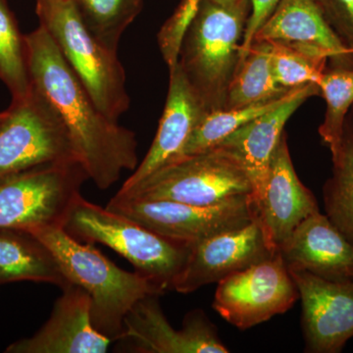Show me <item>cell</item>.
<instances>
[{"mask_svg":"<svg viewBox=\"0 0 353 353\" xmlns=\"http://www.w3.org/2000/svg\"><path fill=\"white\" fill-rule=\"evenodd\" d=\"M25 43L31 85L59 115L90 180L106 190L136 170V134L97 108L46 28L25 34Z\"/></svg>","mask_w":353,"mask_h":353,"instance_id":"1","label":"cell"},{"mask_svg":"<svg viewBox=\"0 0 353 353\" xmlns=\"http://www.w3.org/2000/svg\"><path fill=\"white\" fill-rule=\"evenodd\" d=\"M54 255L70 284L82 288L92 301V322L102 336L118 341L124 320L134 304L143 297L161 296L166 290L139 272L119 268L94 243L70 236L64 228L44 227L29 232Z\"/></svg>","mask_w":353,"mask_h":353,"instance_id":"2","label":"cell"},{"mask_svg":"<svg viewBox=\"0 0 353 353\" xmlns=\"http://www.w3.org/2000/svg\"><path fill=\"white\" fill-rule=\"evenodd\" d=\"M250 12V0L229 6L201 0L183 32L176 62L208 111L224 108Z\"/></svg>","mask_w":353,"mask_h":353,"instance_id":"3","label":"cell"},{"mask_svg":"<svg viewBox=\"0 0 353 353\" xmlns=\"http://www.w3.org/2000/svg\"><path fill=\"white\" fill-rule=\"evenodd\" d=\"M36 12L97 108L118 122L131 103L118 53L90 34L71 0H36Z\"/></svg>","mask_w":353,"mask_h":353,"instance_id":"4","label":"cell"},{"mask_svg":"<svg viewBox=\"0 0 353 353\" xmlns=\"http://www.w3.org/2000/svg\"><path fill=\"white\" fill-rule=\"evenodd\" d=\"M64 230L76 240L101 243L166 290L182 271L190 245L154 233L125 216L77 197Z\"/></svg>","mask_w":353,"mask_h":353,"instance_id":"5","label":"cell"},{"mask_svg":"<svg viewBox=\"0 0 353 353\" xmlns=\"http://www.w3.org/2000/svg\"><path fill=\"white\" fill-rule=\"evenodd\" d=\"M90 180L78 160L34 167L0 182V229L32 232L62 227L83 183Z\"/></svg>","mask_w":353,"mask_h":353,"instance_id":"6","label":"cell"},{"mask_svg":"<svg viewBox=\"0 0 353 353\" xmlns=\"http://www.w3.org/2000/svg\"><path fill=\"white\" fill-rule=\"evenodd\" d=\"M248 194L252 196V185L245 169L231 153L215 146L179 158L134 189L115 196L211 205Z\"/></svg>","mask_w":353,"mask_h":353,"instance_id":"7","label":"cell"},{"mask_svg":"<svg viewBox=\"0 0 353 353\" xmlns=\"http://www.w3.org/2000/svg\"><path fill=\"white\" fill-rule=\"evenodd\" d=\"M78 160L59 115L31 85L0 122V182L41 165Z\"/></svg>","mask_w":353,"mask_h":353,"instance_id":"8","label":"cell"},{"mask_svg":"<svg viewBox=\"0 0 353 353\" xmlns=\"http://www.w3.org/2000/svg\"><path fill=\"white\" fill-rule=\"evenodd\" d=\"M106 208L154 233L188 245L245 226L255 219L254 205L250 194L211 205L115 196Z\"/></svg>","mask_w":353,"mask_h":353,"instance_id":"9","label":"cell"},{"mask_svg":"<svg viewBox=\"0 0 353 353\" xmlns=\"http://www.w3.org/2000/svg\"><path fill=\"white\" fill-rule=\"evenodd\" d=\"M299 299L296 282L279 253L218 282L212 306L240 330L283 314Z\"/></svg>","mask_w":353,"mask_h":353,"instance_id":"10","label":"cell"},{"mask_svg":"<svg viewBox=\"0 0 353 353\" xmlns=\"http://www.w3.org/2000/svg\"><path fill=\"white\" fill-rule=\"evenodd\" d=\"M159 296L143 297L134 304L124 320L119 339L132 352L227 353L215 327L201 310L190 312L182 330L171 326L160 307Z\"/></svg>","mask_w":353,"mask_h":353,"instance_id":"11","label":"cell"},{"mask_svg":"<svg viewBox=\"0 0 353 353\" xmlns=\"http://www.w3.org/2000/svg\"><path fill=\"white\" fill-rule=\"evenodd\" d=\"M275 254L255 218L245 226L190 245L189 256L172 290L190 294Z\"/></svg>","mask_w":353,"mask_h":353,"instance_id":"12","label":"cell"},{"mask_svg":"<svg viewBox=\"0 0 353 353\" xmlns=\"http://www.w3.org/2000/svg\"><path fill=\"white\" fill-rule=\"evenodd\" d=\"M303 305L305 350L339 353L353 338V280L330 281L289 270Z\"/></svg>","mask_w":353,"mask_h":353,"instance_id":"13","label":"cell"},{"mask_svg":"<svg viewBox=\"0 0 353 353\" xmlns=\"http://www.w3.org/2000/svg\"><path fill=\"white\" fill-rule=\"evenodd\" d=\"M253 205L274 253L279 252L303 220L319 212L314 194L296 175L285 132L272 157L263 190Z\"/></svg>","mask_w":353,"mask_h":353,"instance_id":"14","label":"cell"},{"mask_svg":"<svg viewBox=\"0 0 353 353\" xmlns=\"http://www.w3.org/2000/svg\"><path fill=\"white\" fill-rule=\"evenodd\" d=\"M169 69L168 94L157 136L141 163L123 183L120 194L134 189L162 167L179 159L190 134L209 112L178 62Z\"/></svg>","mask_w":353,"mask_h":353,"instance_id":"15","label":"cell"},{"mask_svg":"<svg viewBox=\"0 0 353 353\" xmlns=\"http://www.w3.org/2000/svg\"><path fill=\"white\" fill-rule=\"evenodd\" d=\"M92 301L79 285H67L53 306L48 322L30 338L11 343L6 353H104L110 339L92 322Z\"/></svg>","mask_w":353,"mask_h":353,"instance_id":"16","label":"cell"},{"mask_svg":"<svg viewBox=\"0 0 353 353\" xmlns=\"http://www.w3.org/2000/svg\"><path fill=\"white\" fill-rule=\"evenodd\" d=\"M320 95L316 83L294 88L277 108L271 109L232 132L217 146L231 153L245 169L252 185V201L263 190L272 157L290 116L309 97Z\"/></svg>","mask_w":353,"mask_h":353,"instance_id":"17","label":"cell"},{"mask_svg":"<svg viewBox=\"0 0 353 353\" xmlns=\"http://www.w3.org/2000/svg\"><path fill=\"white\" fill-rule=\"evenodd\" d=\"M278 253L289 270L339 282L353 280V245L320 211L303 220Z\"/></svg>","mask_w":353,"mask_h":353,"instance_id":"18","label":"cell"},{"mask_svg":"<svg viewBox=\"0 0 353 353\" xmlns=\"http://www.w3.org/2000/svg\"><path fill=\"white\" fill-rule=\"evenodd\" d=\"M254 41L315 46L328 55L330 68H353L352 53L330 27L315 0H281Z\"/></svg>","mask_w":353,"mask_h":353,"instance_id":"19","label":"cell"},{"mask_svg":"<svg viewBox=\"0 0 353 353\" xmlns=\"http://www.w3.org/2000/svg\"><path fill=\"white\" fill-rule=\"evenodd\" d=\"M69 285L54 255L34 234L22 230L0 229V285L22 282Z\"/></svg>","mask_w":353,"mask_h":353,"instance_id":"20","label":"cell"},{"mask_svg":"<svg viewBox=\"0 0 353 353\" xmlns=\"http://www.w3.org/2000/svg\"><path fill=\"white\" fill-rule=\"evenodd\" d=\"M290 90L280 87L274 76L270 43L254 41L245 57L239 61L228 87L223 109L273 101L284 97Z\"/></svg>","mask_w":353,"mask_h":353,"instance_id":"21","label":"cell"},{"mask_svg":"<svg viewBox=\"0 0 353 353\" xmlns=\"http://www.w3.org/2000/svg\"><path fill=\"white\" fill-rule=\"evenodd\" d=\"M90 34L118 53L120 39L143 10V0H71Z\"/></svg>","mask_w":353,"mask_h":353,"instance_id":"22","label":"cell"},{"mask_svg":"<svg viewBox=\"0 0 353 353\" xmlns=\"http://www.w3.org/2000/svg\"><path fill=\"white\" fill-rule=\"evenodd\" d=\"M333 159V176L325 183L327 217L353 245V134L345 126L340 152Z\"/></svg>","mask_w":353,"mask_h":353,"instance_id":"23","label":"cell"},{"mask_svg":"<svg viewBox=\"0 0 353 353\" xmlns=\"http://www.w3.org/2000/svg\"><path fill=\"white\" fill-rule=\"evenodd\" d=\"M274 76L280 87L292 90L307 83L318 85L326 71L329 57L324 51L297 43L268 41Z\"/></svg>","mask_w":353,"mask_h":353,"instance_id":"24","label":"cell"},{"mask_svg":"<svg viewBox=\"0 0 353 353\" xmlns=\"http://www.w3.org/2000/svg\"><path fill=\"white\" fill-rule=\"evenodd\" d=\"M292 90L284 97L273 101L259 102L245 108L209 111L190 134L180 158L215 148L223 139L240 129L246 123L250 122L271 109L277 108L289 97Z\"/></svg>","mask_w":353,"mask_h":353,"instance_id":"25","label":"cell"},{"mask_svg":"<svg viewBox=\"0 0 353 353\" xmlns=\"http://www.w3.org/2000/svg\"><path fill=\"white\" fill-rule=\"evenodd\" d=\"M318 87L327 104L319 134L334 158L340 152L347 115L353 105V68L327 67Z\"/></svg>","mask_w":353,"mask_h":353,"instance_id":"26","label":"cell"},{"mask_svg":"<svg viewBox=\"0 0 353 353\" xmlns=\"http://www.w3.org/2000/svg\"><path fill=\"white\" fill-rule=\"evenodd\" d=\"M0 80L12 99H23L31 90L25 34H21L7 0H0Z\"/></svg>","mask_w":353,"mask_h":353,"instance_id":"27","label":"cell"},{"mask_svg":"<svg viewBox=\"0 0 353 353\" xmlns=\"http://www.w3.org/2000/svg\"><path fill=\"white\" fill-rule=\"evenodd\" d=\"M332 30L353 54V0H315Z\"/></svg>","mask_w":353,"mask_h":353,"instance_id":"28","label":"cell"},{"mask_svg":"<svg viewBox=\"0 0 353 353\" xmlns=\"http://www.w3.org/2000/svg\"><path fill=\"white\" fill-rule=\"evenodd\" d=\"M252 6V12L246 24L245 36L241 46L240 59L245 57L250 46L252 44L255 34L268 19L274 9L281 0H250Z\"/></svg>","mask_w":353,"mask_h":353,"instance_id":"29","label":"cell"},{"mask_svg":"<svg viewBox=\"0 0 353 353\" xmlns=\"http://www.w3.org/2000/svg\"><path fill=\"white\" fill-rule=\"evenodd\" d=\"M189 1L197 4L199 3L201 0H189ZM211 1H214L216 3L221 4V6H229V4H233L234 2L239 1V0H211Z\"/></svg>","mask_w":353,"mask_h":353,"instance_id":"30","label":"cell"},{"mask_svg":"<svg viewBox=\"0 0 353 353\" xmlns=\"http://www.w3.org/2000/svg\"><path fill=\"white\" fill-rule=\"evenodd\" d=\"M350 111H352V112H350V120L345 121V126L347 127V129L350 130V132H352L353 134V105Z\"/></svg>","mask_w":353,"mask_h":353,"instance_id":"31","label":"cell"},{"mask_svg":"<svg viewBox=\"0 0 353 353\" xmlns=\"http://www.w3.org/2000/svg\"><path fill=\"white\" fill-rule=\"evenodd\" d=\"M6 110L3 111V112H0V122H1V121L4 119V117H6Z\"/></svg>","mask_w":353,"mask_h":353,"instance_id":"32","label":"cell"}]
</instances>
